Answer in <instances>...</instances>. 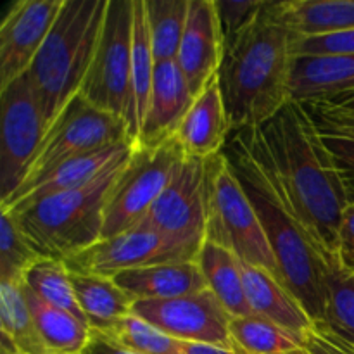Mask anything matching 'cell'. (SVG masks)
Here are the masks:
<instances>
[{"mask_svg":"<svg viewBox=\"0 0 354 354\" xmlns=\"http://www.w3.org/2000/svg\"><path fill=\"white\" fill-rule=\"evenodd\" d=\"M258 133L310 237L322 252H339V225L353 190L308 111L292 100Z\"/></svg>","mask_w":354,"mask_h":354,"instance_id":"cell-1","label":"cell"},{"mask_svg":"<svg viewBox=\"0 0 354 354\" xmlns=\"http://www.w3.org/2000/svg\"><path fill=\"white\" fill-rule=\"evenodd\" d=\"M265 228L279 280L313 322L325 318L322 251L287 199L258 128L235 131L225 152Z\"/></svg>","mask_w":354,"mask_h":354,"instance_id":"cell-2","label":"cell"},{"mask_svg":"<svg viewBox=\"0 0 354 354\" xmlns=\"http://www.w3.org/2000/svg\"><path fill=\"white\" fill-rule=\"evenodd\" d=\"M294 59L292 33L266 7L258 23L227 48L218 73L232 131L261 128L292 102Z\"/></svg>","mask_w":354,"mask_h":354,"instance_id":"cell-3","label":"cell"},{"mask_svg":"<svg viewBox=\"0 0 354 354\" xmlns=\"http://www.w3.org/2000/svg\"><path fill=\"white\" fill-rule=\"evenodd\" d=\"M109 0H64L57 21L26 73L52 127L82 93L102 37Z\"/></svg>","mask_w":354,"mask_h":354,"instance_id":"cell-4","label":"cell"},{"mask_svg":"<svg viewBox=\"0 0 354 354\" xmlns=\"http://www.w3.org/2000/svg\"><path fill=\"white\" fill-rule=\"evenodd\" d=\"M130 158L114 162L80 189L45 197L16 213L24 234L44 258L66 261L102 239L107 201Z\"/></svg>","mask_w":354,"mask_h":354,"instance_id":"cell-5","label":"cell"},{"mask_svg":"<svg viewBox=\"0 0 354 354\" xmlns=\"http://www.w3.org/2000/svg\"><path fill=\"white\" fill-rule=\"evenodd\" d=\"M206 241L230 249L242 263L259 266L279 279L265 228L225 152L207 159Z\"/></svg>","mask_w":354,"mask_h":354,"instance_id":"cell-6","label":"cell"},{"mask_svg":"<svg viewBox=\"0 0 354 354\" xmlns=\"http://www.w3.org/2000/svg\"><path fill=\"white\" fill-rule=\"evenodd\" d=\"M133 0H109L102 37L82 95L97 109L121 118L138 142V118L131 68Z\"/></svg>","mask_w":354,"mask_h":354,"instance_id":"cell-7","label":"cell"},{"mask_svg":"<svg viewBox=\"0 0 354 354\" xmlns=\"http://www.w3.org/2000/svg\"><path fill=\"white\" fill-rule=\"evenodd\" d=\"M183 158L176 138L154 147L138 145L121 171L106 206L102 239L114 237L142 223Z\"/></svg>","mask_w":354,"mask_h":354,"instance_id":"cell-8","label":"cell"},{"mask_svg":"<svg viewBox=\"0 0 354 354\" xmlns=\"http://www.w3.org/2000/svg\"><path fill=\"white\" fill-rule=\"evenodd\" d=\"M130 140L135 142V138L121 118L97 109L80 93L48 128L47 137L21 187L47 175L69 159Z\"/></svg>","mask_w":354,"mask_h":354,"instance_id":"cell-9","label":"cell"},{"mask_svg":"<svg viewBox=\"0 0 354 354\" xmlns=\"http://www.w3.org/2000/svg\"><path fill=\"white\" fill-rule=\"evenodd\" d=\"M206 162L207 159L189 158L183 154L171 182L142 220V225H147L165 235L192 261H197L201 248L206 242Z\"/></svg>","mask_w":354,"mask_h":354,"instance_id":"cell-10","label":"cell"},{"mask_svg":"<svg viewBox=\"0 0 354 354\" xmlns=\"http://www.w3.org/2000/svg\"><path fill=\"white\" fill-rule=\"evenodd\" d=\"M0 203H6L26 180L48 131V121L28 76L0 90Z\"/></svg>","mask_w":354,"mask_h":354,"instance_id":"cell-11","label":"cell"},{"mask_svg":"<svg viewBox=\"0 0 354 354\" xmlns=\"http://www.w3.org/2000/svg\"><path fill=\"white\" fill-rule=\"evenodd\" d=\"M171 261L192 259L158 230L140 223L114 237L100 239L97 244L66 259V265L73 273L114 279L127 270Z\"/></svg>","mask_w":354,"mask_h":354,"instance_id":"cell-12","label":"cell"},{"mask_svg":"<svg viewBox=\"0 0 354 354\" xmlns=\"http://www.w3.org/2000/svg\"><path fill=\"white\" fill-rule=\"evenodd\" d=\"M131 313L182 342L234 344L232 317L209 289L173 299L135 301Z\"/></svg>","mask_w":354,"mask_h":354,"instance_id":"cell-13","label":"cell"},{"mask_svg":"<svg viewBox=\"0 0 354 354\" xmlns=\"http://www.w3.org/2000/svg\"><path fill=\"white\" fill-rule=\"evenodd\" d=\"M64 0H17L0 24V90L26 75Z\"/></svg>","mask_w":354,"mask_h":354,"instance_id":"cell-14","label":"cell"},{"mask_svg":"<svg viewBox=\"0 0 354 354\" xmlns=\"http://www.w3.org/2000/svg\"><path fill=\"white\" fill-rule=\"evenodd\" d=\"M225 52L227 47L218 19L216 0H190L176 62L185 75L194 97L199 95L207 83L218 76Z\"/></svg>","mask_w":354,"mask_h":354,"instance_id":"cell-15","label":"cell"},{"mask_svg":"<svg viewBox=\"0 0 354 354\" xmlns=\"http://www.w3.org/2000/svg\"><path fill=\"white\" fill-rule=\"evenodd\" d=\"M135 147H137V142L130 140L124 142V144L102 149V151L92 152V154L69 159V161L62 162L57 168L48 171L47 175L21 187L6 203H0V207H7L14 213H21L26 207H30L31 204L38 203L45 197L80 189V187L95 180L99 175H102L114 162L130 158L133 154Z\"/></svg>","mask_w":354,"mask_h":354,"instance_id":"cell-16","label":"cell"},{"mask_svg":"<svg viewBox=\"0 0 354 354\" xmlns=\"http://www.w3.org/2000/svg\"><path fill=\"white\" fill-rule=\"evenodd\" d=\"M194 99L196 97L178 62H158L151 102L142 121L137 144L144 147H154L175 137Z\"/></svg>","mask_w":354,"mask_h":354,"instance_id":"cell-17","label":"cell"},{"mask_svg":"<svg viewBox=\"0 0 354 354\" xmlns=\"http://www.w3.org/2000/svg\"><path fill=\"white\" fill-rule=\"evenodd\" d=\"M230 133L232 127L221 93L220 78L214 76L206 88L194 99L175 138L183 154L189 158L211 159L221 154Z\"/></svg>","mask_w":354,"mask_h":354,"instance_id":"cell-18","label":"cell"},{"mask_svg":"<svg viewBox=\"0 0 354 354\" xmlns=\"http://www.w3.org/2000/svg\"><path fill=\"white\" fill-rule=\"evenodd\" d=\"M114 282L133 301L173 299L207 289V282L197 261H171L144 268L127 270Z\"/></svg>","mask_w":354,"mask_h":354,"instance_id":"cell-19","label":"cell"},{"mask_svg":"<svg viewBox=\"0 0 354 354\" xmlns=\"http://www.w3.org/2000/svg\"><path fill=\"white\" fill-rule=\"evenodd\" d=\"M242 280L245 299L254 315L297 335H303L313 325V320L299 301L275 275L259 266L242 263Z\"/></svg>","mask_w":354,"mask_h":354,"instance_id":"cell-20","label":"cell"},{"mask_svg":"<svg viewBox=\"0 0 354 354\" xmlns=\"http://www.w3.org/2000/svg\"><path fill=\"white\" fill-rule=\"evenodd\" d=\"M268 14L296 37L354 30V0H270Z\"/></svg>","mask_w":354,"mask_h":354,"instance_id":"cell-21","label":"cell"},{"mask_svg":"<svg viewBox=\"0 0 354 354\" xmlns=\"http://www.w3.org/2000/svg\"><path fill=\"white\" fill-rule=\"evenodd\" d=\"M354 90V55L296 57L292 100L299 104L330 100Z\"/></svg>","mask_w":354,"mask_h":354,"instance_id":"cell-22","label":"cell"},{"mask_svg":"<svg viewBox=\"0 0 354 354\" xmlns=\"http://www.w3.org/2000/svg\"><path fill=\"white\" fill-rule=\"evenodd\" d=\"M197 263L204 273L207 289L216 296L232 318L254 315L245 299L242 263L230 249L206 241L197 256Z\"/></svg>","mask_w":354,"mask_h":354,"instance_id":"cell-23","label":"cell"},{"mask_svg":"<svg viewBox=\"0 0 354 354\" xmlns=\"http://www.w3.org/2000/svg\"><path fill=\"white\" fill-rule=\"evenodd\" d=\"M71 280L80 308L93 330H107L133 311V297L113 279L71 272Z\"/></svg>","mask_w":354,"mask_h":354,"instance_id":"cell-24","label":"cell"},{"mask_svg":"<svg viewBox=\"0 0 354 354\" xmlns=\"http://www.w3.org/2000/svg\"><path fill=\"white\" fill-rule=\"evenodd\" d=\"M24 290L37 330L47 351L50 354H82L92 334L90 325L61 308L45 303L26 286Z\"/></svg>","mask_w":354,"mask_h":354,"instance_id":"cell-25","label":"cell"},{"mask_svg":"<svg viewBox=\"0 0 354 354\" xmlns=\"http://www.w3.org/2000/svg\"><path fill=\"white\" fill-rule=\"evenodd\" d=\"M325 290L324 322L341 337L354 344V273L339 252H322Z\"/></svg>","mask_w":354,"mask_h":354,"instance_id":"cell-26","label":"cell"},{"mask_svg":"<svg viewBox=\"0 0 354 354\" xmlns=\"http://www.w3.org/2000/svg\"><path fill=\"white\" fill-rule=\"evenodd\" d=\"M0 327L2 334L26 354H50L45 348L28 306L24 283L0 282Z\"/></svg>","mask_w":354,"mask_h":354,"instance_id":"cell-27","label":"cell"},{"mask_svg":"<svg viewBox=\"0 0 354 354\" xmlns=\"http://www.w3.org/2000/svg\"><path fill=\"white\" fill-rule=\"evenodd\" d=\"M190 0H145L156 62L176 61L189 17Z\"/></svg>","mask_w":354,"mask_h":354,"instance_id":"cell-28","label":"cell"},{"mask_svg":"<svg viewBox=\"0 0 354 354\" xmlns=\"http://www.w3.org/2000/svg\"><path fill=\"white\" fill-rule=\"evenodd\" d=\"M230 335L245 354H282L303 348L301 335L258 315L230 318Z\"/></svg>","mask_w":354,"mask_h":354,"instance_id":"cell-29","label":"cell"},{"mask_svg":"<svg viewBox=\"0 0 354 354\" xmlns=\"http://www.w3.org/2000/svg\"><path fill=\"white\" fill-rule=\"evenodd\" d=\"M156 57L152 50L151 35L145 14V0H133V31H131V68H133V92L137 106L138 133L147 114L154 83Z\"/></svg>","mask_w":354,"mask_h":354,"instance_id":"cell-30","label":"cell"},{"mask_svg":"<svg viewBox=\"0 0 354 354\" xmlns=\"http://www.w3.org/2000/svg\"><path fill=\"white\" fill-rule=\"evenodd\" d=\"M44 256L24 234L19 218L7 207H0V282L24 283L26 273Z\"/></svg>","mask_w":354,"mask_h":354,"instance_id":"cell-31","label":"cell"},{"mask_svg":"<svg viewBox=\"0 0 354 354\" xmlns=\"http://www.w3.org/2000/svg\"><path fill=\"white\" fill-rule=\"evenodd\" d=\"M24 286L33 290L40 299L55 308L75 315L80 320L88 324L76 299L73 287L71 272L62 259L44 258L26 273Z\"/></svg>","mask_w":354,"mask_h":354,"instance_id":"cell-32","label":"cell"},{"mask_svg":"<svg viewBox=\"0 0 354 354\" xmlns=\"http://www.w3.org/2000/svg\"><path fill=\"white\" fill-rule=\"evenodd\" d=\"M99 332L137 354H185L182 341L173 339L171 335L165 334L158 327L133 313L107 330Z\"/></svg>","mask_w":354,"mask_h":354,"instance_id":"cell-33","label":"cell"},{"mask_svg":"<svg viewBox=\"0 0 354 354\" xmlns=\"http://www.w3.org/2000/svg\"><path fill=\"white\" fill-rule=\"evenodd\" d=\"M268 3L270 0H216L225 47H232L245 31L251 30L263 16Z\"/></svg>","mask_w":354,"mask_h":354,"instance_id":"cell-34","label":"cell"},{"mask_svg":"<svg viewBox=\"0 0 354 354\" xmlns=\"http://www.w3.org/2000/svg\"><path fill=\"white\" fill-rule=\"evenodd\" d=\"M294 57H318V55H354V30L318 37L292 35Z\"/></svg>","mask_w":354,"mask_h":354,"instance_id":"cell-35","label":"cell"},{"mask_svg":"<svg viewBox=\"0 0 354 354\" xmlns=\"http://www.w3.org/2000/svg\"><path fill=\"white\" fill-rule=\"evenodd\" d=\"M322 135L354 138V111L344 109L327 100L303 104Z\"/></svg>","mask_w":354,"mask_h":354,"instance_id":"cell-36","label":"cell"},{"mask_svg":"<svg viewBox=\"0 0 354 354\" xmlns=\"http://www.w3.org/2000/svg\"><path fill=\"white\" fill-rule=\"evenodd\" d=\"M301 339L303 348L311 354H354V344L332 330L324 320L313 322Z\"/></svg>","mask_w":354,"mask_h":354,"instance_id":"cell-37","label":"cell"},{"mask_svg":"<svg viewBox=\"0 0 354 354\" xmlns=\"http://www.w3.org/2000/svg\"><path fill=\"white\" fill-rule=\"evenodd\" d=\"M322 138L337 161V166L349 185H354V138L337 137V135H322Z\"/></svg>","mask_w":354,"mask_h":354,"instance_id":"cell-38","label":"cell"},{"mask_svg":"<svg viewBox=\"0 0 354 354\" xmlns=\"http://www.w3.org/2000/svg\"><path fill=\"white\" fill-rule=\"evenodd\" d=\"M339 254L342 261L354 259V201L344 209L341 225H339Z\"/></svg>","mask_w":354,"mask_h":354,"instance_id":"cell-39","label":"cell"},{"mask_svg":"<svg viewBox=\"0 0 354 354\" xmlns=\"http://www.w3.org/2000/svg\"><path fill=\"white\" fill-rule=\"evenodd\" d=\"M82 354H137V353L123 348V346H120L118 342H114L113 339L104 335L102 332L92 330L88 344H86V348L83 349Z\"/></svg>","mask_w":354,"mask_h":354,"instance_id":"cell-40","label":"cell"},{"mask_svg":"<svg viewBox=\"0 0 354 354\" xmlns=\"http://www.w3.org/2000/svg\"><path fill=\"white\" fill-rule=\"evenodd\" d=\"M183 353L185 354H245L235 344H207V342H183Z\"/></svg>","mask_w":354,"mask_h":354,"instance_id":"cell-41","label":"cell"},{"mask_svg":"<svg viewBox=\"0 0 354 354\" xmlns=\"http://www.w3.org/2000/svg\"><path fill=\"white\" fill-rule=\"evenodd\" d=\"M327 102L335 104V106H339V107H344V109H353L354 111V90H353V92L344 93V95H339V97H335V99L327 100Z\"/></svg>","mask_w":354,"mask_h":354,"instance_id":"cell-42","label":"cell"},{"mask_svg":"<svg viewBox=\"0 0 354 354\" xmlns=\"http://www.w3.org/2000/svg\"><path fill=\"white\" fill-rule=\"evenodd\" d=\"M2 354H26V353H23L21 349H17L10 339L6 337V335L2 334Z\"/></svg>","mask_w":354,"mask_h":354,"instance_id":"cell-43","label":"cell"},{"mask_svg":"<svg viewBox=\"0 0 354 354\" xmlns=\"http://www.w3.org/2000/svg\"><path fill=\"white\" fill-rule=\"evenodd\" d=\"M282 354H311V353H308L304 348H299V349H294V351H287V353H282Z\"/></svg>","mask_w":354,"mask_h":354,"instance_id":"cell-44","label":"cell"},{"mask_svg":"<svg viewBox=\"0 0 354 354\" xmlns=\"http://www.w3.org/2000/svg\"><path fill=\"white\" fill-rule=\"evenodd\" d=\"M344 265H346V266H348V268H349V270H351V272L354 273V259H351V261H346V263H344Z\"/></svg>","mask_w":354,"mask_h":354,"instance_id":"cell-45","label":"cell"},{"mask_svg":"<svg viewBox=\"0 0 354 354\" xmlns=\"http://www.w3.org/2000/svg\"><path fill=\"white\" fill-rule=\"evenodd\" d=\"M351 190H353V197H354V185H351Z\"/></svg>","mask_w":354,"mask_h":354,"instance_id":"cell-46","label":"cell"}]
</instances>
